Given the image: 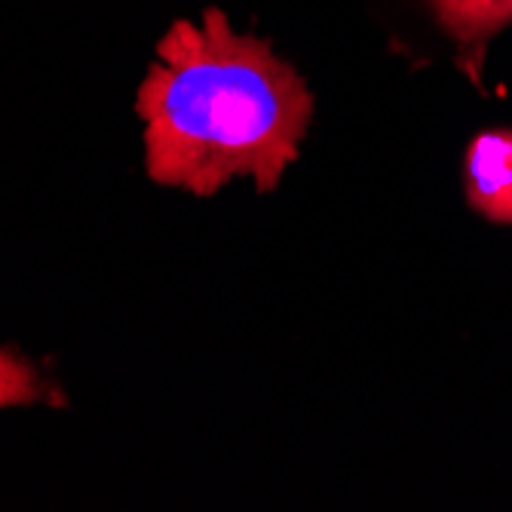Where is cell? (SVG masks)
<instances>
[{
  "label": "cell",
  "mask_w": 512,
  "mask_h": 512,
  "mask_svg": "<svg viewBox=\"0 0 512 512\" xmlns=\"http://www.w3.org/2000/svg\"><path fill=\"white\" fill-rule=\"evenodd\" d=\"M59 408L65 396L50 368L19 347L0 344V411L7 408Z\"/></svg>",
  "instance_id": "obj_4"
},
{
  "label": "cell",
  "mask_w": 512,
  "mask_h": 512,
  "mask_svg": "<svg viewBox=\"0 0 512 512\" xmlns=\"http://www.w3.org/2000/svg\"><path fill=\"white\" fill-rule=\"evenodd\" d=\"M396 13V40L414 62L439 56L482 89L491 43L512 25V0H399Z\"/></svg>",
  "instance_id": "obj_2"
},
{
  "label": "cell",
  "mask_w": 512,
  "mask_h": 512,
  "mask_svg": "<svg viewBox=\"0 0 512 512\" xmlns=\"http://www.w3.org/2000/svg\"><path fill=\"white\" fill-rule=\"evenodd\" d=\"M463 197L491 224H512V129H482L463 154Z\"/></svg>",
  "instance_id": "obj_3"
},
{
  "label": "cell",
  "mask_w": 512,
  "mask_h": 512,
  "mask_svg": "<svg viewBox=\"0 0 512 512\" xmlns=\"http://www.w3.org/2000/svg\"><path fill=\"white\" fill-rule=\"evenodd\" d=\"M142 166L157 188L215 197L234 178L279 188L313 120V92L270 40L237 34L224 10L178 19L135 92Z\"/></svg>",
  "instance_id": "obj_1"
}]
</instances>
